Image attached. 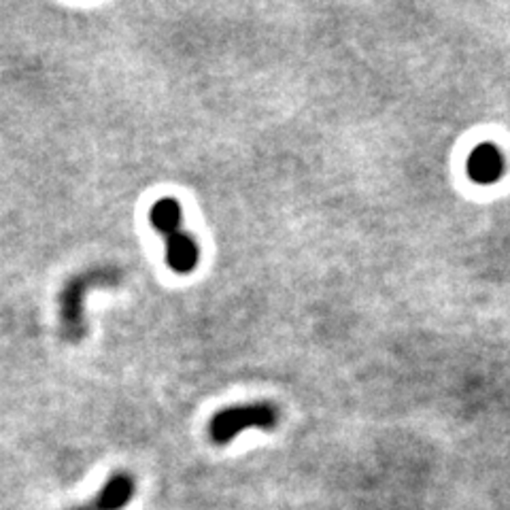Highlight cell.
<instances>
[{"label": "cell", "mask_w": 510, "mask_h": 510, "mask_svg": "<svg viewBox=\"0 0 510 510\" xmlns=\"http://www.w3.org/2000/svg\"><path fill=\"white\" fill-rule=\"evenodd\" d=\"M121 283V270L111 266H99L81 270L70 276L57 296V315H60V334L68 345H79L88 337L86 298L96 287H115Z\"/></svg>", "instance_id": "cell-1"}, {"label": "cell", "mask_w": 510, "mask_h": 510, "mask_svg": "<svg viewBox=\"0 0 510 510\" xmlns=\"http://www.w3.org/2000/svg\"><path fill=\"white\" fill-rule=\"evenodd\" d=\"M150 222L164 236L169 268L177 275H190L198 266L200 249L190 232L183 230V211L179 200L171 196L156 200L150 211Z\"/></svg>", "instance_id": "cell-2"}, {"label": "cell", "mask_w": 510, "mask_h": 510, "mask_svg": "<svg viewBox=\"0 0 510 510\" xmlns=\"http://www.w3.org/2000/svg\"><path fill=\"white\" fill-rule=\"evenodd\" d=\"M279 423V411L270 402L234 404L213 415L209 436L215 444H228L247 430H275Z\"/></svg>", "instance_id": "cell-3"}, {"label": "cell", "mask_w": 510, "mask_h": 510, "mask_svg": "<svg viewBox=\"0 0 510 510\" xmlns=\"http://www.w3.org/2000/svg\"><path fill=\"white\" fill-rule=\"evenodd\" d=\"M134 492H137L134 476L130 473H115L109 476V481L88 505L73 510H124L132 502Z\"/></svg>", "instance_id": "cell-4"}, {"label": "cell", "mask_w": 510, "mask_h": 510, "mask_svg": "<svg viewBox=\"0 0 510 510\" xmlns=\"http://www.w3.org/2000/svg\"><path fill=\"white\" fill-rule=\"evenodd\" d=\"M505 169V156H502L500 147H495L494 143L476 145L466 160L468 177L479 185H492L500 181Z\"/></svg>", "instance_id": "cell-5"}]
</instances>
